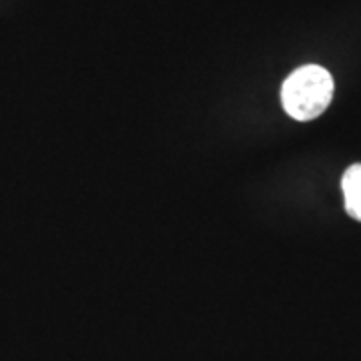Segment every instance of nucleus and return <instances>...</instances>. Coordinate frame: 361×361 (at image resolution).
I'll return each mask as SVG.
<instances>
[{"mask_svg":"<svg viewBox=\"0 0 361 361\" xmlns=\"http://www.w3.org/2000/svg\"><path fill=\"white\" fill-rule=\"evenodd\" d=\"M334 77L319 65L299 66L285 78L281 87V103L287 115L307 123L327 111L334 101Z\"/></svg>","mask_w":361,"mask_h":361,"instance_id":"nucleus-1","label":"nucleus"},{"mask_svg":"<svg viewBox=\"0 0 361 361\" xmlns=\"http://www.w3.org/2000/svg\"><path fill=\"white\" fill-rule=\"evenodd\" d=\"M341 189H343L345 211L349 213V217H353L355 221H361V163L351 165L343 173Z\"/></svg>","mask_w":361,"mask_h":361,"instance_id":"nucleus-2","label":"nucleus"}]
</instances>
